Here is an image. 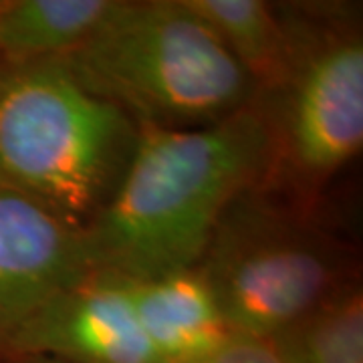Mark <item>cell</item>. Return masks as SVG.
Listing matches in <instances>:
<instances>
[{
  "instance_id": "obj_1",
  "label": "cell",
  "mask_w": 363,
  "mask_h": 363,
  "mask_svg": "<svg viewBox=\"0 0 363 363\" xmlns=\"http://www.w3.org/2000/svg\"><path fill=\"white\" fill-rule=\"evenodd\" d=\"M271 169V130L259 101L204 128L140 123L123 180L81 233L89 271L152 279L194 267L224 210Z\"/></svg>"
},
{
  "instance_id": "obj_2",
  "label": "cell",
  "mask_w": 363,
  "mask_h": 363,
  "mask_svg": "<svg viewBox=\"0 0 363 363\" xmlns=\"http://www.w3.org/2000/svg\"><path fill=\"white\" fill-rule=\"evenodd\" d=\"M140 123L65 61L0 65V184L83 233L116 194Z\"/></svg>"
},
{
  "instance_id": "obj_3",
  "label": "cell",
  "mask_w": 363,
  "mask_h": 363,
  "mask_svg": "<svg viewBox=\"0 0 363 363\" xmlns=\"http://www.w3.org/2000/svg\"><path fill=\"white\" fill-rule=\"evenodd\" d=\"M61 61L138 123L204 128L257 101L247 71L182 0H119Z\"/></svg>"
},
{
  "instance_id": "obj_4",
  "label": "cell",
  "mask_w": 363,
  "mask_h": 363,
  "mask_svg": "<svg viewBox=\"0 0 363 363\" xmlns=\"http://www.w3.org/2000/svg\"><path fill=\"white\" fill-rule=\"evenodd\" d=\"M291 59L277 89L259 97L272 140L264 182L319 212L329 182L362 154V4L277 2Z\"/></svg>"
},
{
  "instance_id": "obj_5",
  "label": "cell",
  "mask_w": 363,
  "mask_h": 363,
  "mask_svg": "<svg viewBox=\"0 0 363 363\" xmlns=\"http://www.w3.org/2000/svg\"><path fill=\"white\" fill-rule=\"evenodd\" d=\"M196 264L234 333L262 341L359 279L355 248L267 184L234 198Z\"/></svg>"
},
{
  "instance_id": "obj_6",
  "label": "cell",
  "mask_w": 363,
  "mask_h": 363,
  "mask_svg": "<svg viewBox=\"0 0 363 363\" xmlns=\"http://www.w3.org/2000/svg\"><path fill=\"white\" fill-rule=\"evenodd\" d=\"M28 355L61 363H162L121 279L93 271L55 293L23 325L6 357Z\"/></svg>"
},
{
  "instance_id": "obj_7",
  "label": "cell",
  "mask_w": 363,
  "mask_h": 363,
  "mask_svg": "<svg viewBox=\"0 0 363 363\" xmlns=\"http://www.w3.org/2000/svg\"><path fill=\"white\" fill-rule=\"evenodd\" d=\"M87 272L81 233L0 184V359L43 303Z\"/></svg>"
},
{
  "instance_id": "obj_8",
  "label": "cell",
  "mask_w": 363,
  "mask_h": 363,
  "mask_svg": "<svg viewBox=\"0 0 363 363\" xmlns=\"http://www.w3.org/2000/svg\"><path fill=\"white\" fill-rule=\"evenodd\" d=\"M121 283L162 363L194 362L240 337L198 264L152 279H121Z\"/></svg>"
},
{
  "instance_id": "obj_9",
  "label": "cell",
  "mask_w": 363,
  "mask_h": 363,
  "mask_svg": "<svg viewBox=\"0 0 363 363\" xmlns=\"http://www.w3.org/2000/svg\"><path fill=\"white\" fill-rule=\"evenodd\" d=\"M117 6L119 0H0V65L65 59Z\"/></svg>"
},
{
  "instance_id": "obj_10",
  "label": "cell",
  "mask_w": 363,
  "mask_h": 363,
  "mask_svg": "<svg viewBox=\"0 0 363 363\" xmlns=\"http://www.w3.org/2000/svg\"><path fill=\"white\" fill-rule=\"evenodd\" d=\"M206 23L247 71L257 99L281 85L291 59V40L277 2L182 0Z\"/></svg>"
},
{
  "instance_id": "obj_11",
  "label": "cell",
  "mask_w": 363,
  "mask_h": 363,
  "mask_svg": "<svg viewBox=\"0 0 363 363\" xmlns=\"http://www.w3.org/2000/svg\"><path fill=\"white\" fill-rule=\"evenodd\" d=\"M279 363H363V286L351 281L264 339Z\"/></svg>"
},
{
  "instance_id": "obj_12",
  "label": "cell",
  "mask_w": 363,
  "mask_h": 363,
  "mask_svg": "<svg viewBox=\"0 0 363 363\" xmlns=\"http://www.w3.org/2000/svg\"><path fill=\"white\" fill-rule=\"evenodd\" d=\"M186 363H279L267 341L252 337H236L210 355Z\"/></svg>"
},
{
  "instance_id": "obj_13",
  "label": "cell",
  "mask_w": 363,
  "mask_h": 363,
  "mask_svg": "<svg viewBox=\"0 0 363 363\" xmlns=\"http://www.w3.org/2000/svg\"><path fill=\"white\" fill-rule=\"evenodd\" d=\"M0 363H61L55 362V359H47V357H6V359H0Z\"/></svg>"
}]
</instances>
